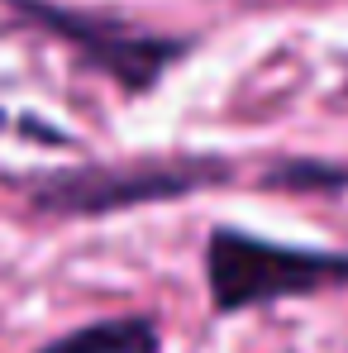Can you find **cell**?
Here are the masks:
<instances>
[{"label":"cell","mask_w":348,"mask_h":353,"mask_svg":"<svg viewBox=\"0 0 348 353\" xmlns=\"http://www.w3.org/2000/svg\"><path fill=\"white\" fill-rule=\"evenodd\" d=\"M344 91H348V86H344Z\"/></svg>","instance_id":"obj_6"},{"label":"cell","mask_w":348,"mask_h":353,"mask_svg":"<svg viewBox=\"0 0 348 353\" xmlns=\"http://www.w3.org/2000/svg\"><path fill=\"white\" fill-rule=\"evenodd\" d=\"M10 5L24 24L43 29L62 39L86 67H96L101 77H110L119 91L129 96H148L163 72L172 62L186 58V39H163V34H143L124 19H110V14H91V10H72V5H58V0H0Z\"/></svg>","instance_id":"obj_3"},{"label":"cell","mask_w":348,"mask_h":353,"mask_svg":"<svg viewBox=\"0 0 348 353\" xmlns=\"http://www.w3.org/2000/svg\"><path fill=\"white\" fill-rule=\"evenodd\" d=\"M205 282H210L215 310L238 315V310H258L291 296L348 287V253L272 243L238 225H215L205 239Z\"/></svg>","instance_id":"obj_2"},{"label":"cell","mask_w":348,"mask_h":353,"mask_svg":"<svg viewBox=\"0 0 348 353\" xmlns=\"http://www.w3.org/2000/svg\"><path fill=\"white\" fill-rule=\"evenodd\" d=\"M163 334L148 315H110V320H91L72 334H62L39 353H158Z\"/></svg>","instance_id":"obj_4"},{"label":"cell","mask_w":348,"mask_h":353,"mask_svg":"<svg viewBox=\"0 0 348 353\" xmlns=\"http://www.w3.org/2000/svg\"><path fill=\"white\" fill-rule=\"evenodd\" d=\"M258 181L272 191H296V196H334V191H348V168L329 158H277L263 168Z\"/></svg>","instance_id":"obj_5"},{"label":"cell","mask_w":348,"mask_h":353,"mask_svg":"<svg viewBox=\"0 0 348 353\" xmlns=\"http://www.w3.org/2000/svg\"><path fill=\"white\" fill-rule=\"evenodd\" d=\"M234 163L220 153H176V158H134V163H81L29 181V205L43 215H119L158 201H186L205 186H225Z\"/></svg>","instance_id":"obj_1"}]
</instances>
